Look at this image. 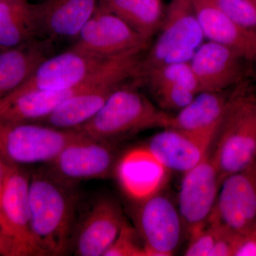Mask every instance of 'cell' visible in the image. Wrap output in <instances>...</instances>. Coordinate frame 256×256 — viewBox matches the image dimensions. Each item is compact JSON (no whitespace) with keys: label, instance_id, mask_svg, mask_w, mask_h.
Masks as SVG:
<instances>
[{"label":"cell","instance_id":"obj_33","mask_svg":"<svg viewBox=\"0 0 256 256\" xmlns=\"http://www.w3.org/2000/svg\"><path fill=\"white\" fill-rule=\"evenodd\" d=\"M0 232L6 238H8L6 236V225L3 216L2 214V212H0ZM9 240V239H8Z\"/></svg>","mask_w":256,"mask_h":256},{"label":"cell","instance_id":"obj_6","mask_svg":"<svg viewBox=\"0 0 256 256\" xmlns=\"http://www.w3.org/2000/svg\"><path fill=\"white\" fill-rule=\"evenodd\" d=\"M82 136L76 130L58 129L38 122H0V156L15 166L48 164Z\"/></svg>","mask_w":256,"mask_h":256},{"label":"cell","instance_id":"obj_2","mask_svg":"<svg viewBox=\"0 0 256 256\" xmlns=\"http://www.w3.org/2000/svg\"><path fill=\"white\" fill-rule=\"evenodd\" d=\"M140 79L114 90L100 110L76 130L100 140H114L150 128H166L170 114L140 92Z\"/></svg>","mask_w":256,"mask_h":256},{"label":"cell","instance_id":"obj_16","mask_svg":"<svg viewBox=\"0 0 256 256\" xmlns=\"http://www.w3.org/2000/svg\"><path fill=\"white\" fill-rule=\"evenodd\" d=\"M201 92H225L244 82L245 62L228 47L206 40L190 60Z\"/></svg>","mask_w":256,"mask_h":256},{"label":"cell","instance_id":"obj_7","mask_svg":"<svg viewBox=\"0 0 256 256\" xmlns=\"http://www.w3.org/2000/svg\"><path fill=\"white\" fill-rule=\"evenodd\" d=\"M134 228L146 256H171L178 250L184 226L178 205L164 190L150 197L131 202Z\"/></svg>","mask_w":256,"mask_h":256},{"label":"cell","instance_id":"obj_19","mask_svg":"<svg viewBox=\"0 0 256 256\" xmlns=\"http://www.w3.org/2000/svg\"><path fill=\"white\" fill-rule=\"evenodd\" d=\"M140 78L141 82H146L156 106L163 111L180 110L200 92L190 62L148 69Z\"/></svg>","mask_w":256,"mask_h":256},{"label":"cell","instance_id":"obj_18","mask_svg":"<svg viewBox=\"0 0 256 256\" xmlns=\"http://www.w3.org/2000/svg\"><path fill=\"white\" fill-rule=\"evenodd\" d=\"M100 4V0H44L33 4L37 38L50 43L75 40Z\"/></svg>","mask_w":256,"mask_h":256},{"label":"cell","instance_id":"obj_20","mask_svg":"<svg viewBox=\"0 0 256 256\" xmlns=\"http://www.w3.org/2000/svg\"><path fill=\"white\" fill-rule=\"evenodd\" d=\"M206 40L228 47L247 63L256 64V30L236 22L210 0H192Z\"/></svg>","mask_w":256,"mask_h":256},{"label":"cell","instance_id":"obj_29","mask_svg":"<svg viewBox=\"0 0 256 256\" xmlns=\"http://www.w3.org/2000/svg\"><path fill=\"white\" fill-rule=\"evenodd\" d=\"M240 236L224 226L210 256H234Z\"/></svg>","mask_w":256,"mask_h":256},{"label":"cell","instance_id":"obj_11","mask_svg":"<svg viewBox=\"0 0 256 256\" xmlns=\"http://www.w3.org/2000/svg\"><path fill=\"white\" fill-rule=\"evenodd\" d=\"M210 222L238 234L252 233L256 224V158L224 178Z\"/></svg>","mask_w":256,"mask_h":256},{"label":"cell","instance_id":"obj_24","mask_svg":"<svg viewBox=\"0 0 256 256\" xmlns=\"http://www.w3.org/2000/svg\"><path fill=\"white\" fill-rule=\"evenodd\" d=\"M38 40L33 4L28 0H0V50Z\"/></svg>","mask_w":256,"mask_h":256},{"label":"cell","instance_id":"obj_3","mask_svg":"<svg viewBox=\"0 0 256 256\" xmlns=\"http://www.w3.org/2000/svg\"><path fill=\"white\" fill-rule=\"evenodd\" d=\"M134 58L124 54L106 60L95 74L76 86L2 98L0 99V122H38L74 96L106 86L124 85L134 76Z\"/></svg>","mask_w":256,"mask_h":256},{"label":"cell","instance_id":"obj_14","mask_svg":"<svg viewBox=\"0 0 256 256\" xmlns=\"http://www.w3.org/2000/svg\"><path fill=\"white\" fill-rule=\"evenodd\" d=\"M126 222L122 208L114 198L98 197L78 220L72 252L78 256H104Z\"/></svg>","mask_w":256,"mask_h":256},{"label":"cell","instance_id":"obj_31","mask_svg":"<svg viewBox=\"0 0 256 256\" xmlns=\"http://www.w3.org/2000/svg\"><path fill=\"white\" fill-rule=\"evenodd\" d=\"M0 256H12L13 250L11 242L0 232Z\"/></svg>","mask_w":256,"mask_h":256},{"label":"cell","instance_id":"obj_10","mask_svg":"<svg viewBox=\"0 0 256 256\" xmlns=\"http://www.w3.org/2000/svg\"><path fill=\"white\" fill-rule=\"evenodd\" d=\"M149 42L102 5L80 30L72 48L100 58L133 50H146Z\"/></svg>","mask_w":256,"mask_h":256},{"label":"cell","instance_id":"obj_35","mask_svg":"<svg viewBox=\"0 0 256 256\" xmlns=\"http://www.w3.org/2000/svg\"><path fill=\"white\" fill-rule=\"evenodd\" d=\"M252 233H254V235L256 236V224L255 226H254V230H252Z\"/></svg>","mask_w":256,"mask_h":256},{"label":"cell","instance_id":"obj_23","mask_svg":"<svg viewBox=\"0 0 256 256\" xmlns=\"http://www.w3.org/2000/svg\"><path fill=\"white\" fill-rule=\"evenodd\" d=\"M124 86H106L74 96L37 122L58 129H76L94 117L111 94Z\"/></svg>","mask_w":256,"mask_h":256},{"label":"cell","instance_id":"obj_5","mask_svg":"<svg viewBox=\"0 0 256 256\" xmlns=\"http://www.w3.org/2000/svg\"><path fill=\"white\" fill-rule=\"evenodd\" d=\"M158 33L142 58L140 74L160 66L190 62L206 40L192 0H172Z\"/></svg>","mask_w":256,"mask_h":256},{"label":"cell","instance_id":"obj_32","mask_svg":"<svg viewBox=\"0 0 256 256\" xmlns=\"http://www.w3.org/2000/svg\"><path fill=\"white\" fill-rule=\"evenodd\" d=\"M8 164L0 156V204H1L2 194L3 188L5 178H6V172H8ZM1 212V210H0Z\"/></svg>","mask_w":256,"mask_h":256},{"label":"cell","instance_id":"obj_12","mask_svg":"<svg viewBox=\"0 0 256 256\" xmlns=\"http://www.w3.org/2000/svg\"><path fill=\"white\" fill-rule=\"evenodd\" d=\"M108 58L92 56L72 47L60 54L47 57L21 86L4 97L76 86L95 74Z\"/></svg>","mask_w":256,"mask_h":256},{"label":"cell","instance_id":"obj_28","mask_svg":"<svg viewBox=\"0 0 256 256\" xmlns=\"http://www.w3.org/2000/svg\"><path fill=\"white\" fill-rule=\"evenodd\" d=\"M224 227L218 222H208L204 228L190 239L184 256H210Z\"/></svg>","mask_w":256,"mask_h":256},{"label":"cell","instance_id":"obj_8","mask_svg":"<svg viewBox=\"0 0 256 256\" xmlns=\"http://www.w3.org/2000/svg\"><path fill=\"white\" fill-rule=\"evenodd\" d=\"M220 185L212 150L200 164L183 174L176 205L188 240L208 224Z\"/></svg>","mask_w":256,"mask_h":256},{"label":"cell","instance_id":"obj_26","mask_svg":"<svg viewBox=\"0 0 256 256\" xmlns=\"http://www.w3.org/2000/svg\"><path fill=\"white\" fill-rule=\"evenodd\" d=\"M104 256H146V252L137 230L126 222Z\"/></svg>","mask_w":256,"mask_h":256},{"label":"cell","instance_id":"obj_34","mask_svg":"<svg viewBox=\"0 0 256 256\" xmlns=\"http://www.w3.org/2000/svg\"><path fill=\"white\" fill-rule=\"evenodd\" d=\"M249 1L252 2V4L254 5V8H255V9L256 10V0H249Z\"/></svg>","mask_w":256,"mask_h":256},{"label":"cell","instance_id":"obj_22","mask_svg":"<svg viewBox=\"0 0 256 256\" xmlns=\"http://www.w3.org/2000/svg\"><path fill=\"white\" fill-rule=\"evenodd\" d=\"M50 42L34 40L0 52V99L21 86L48 57Z\"/></svg>","mask_w":256,"mask_h":256},{"label":"cell","instance_id":"obj_25","mask_svg":"<svg viewBox=\"0 0 256 256\" xmlns=\"http://www.w3.org/2000/svg\"><path fill=\"white\" fill-rule=\"evenodd\" d=\"M148 42L158 33L165 13L162 0H100Z\"/></svg>","mask_w":256,"mask_h":256},{"label":"cell","instance_id":"obj_1","mask_svg":"<svg viewBox=\"0 0 256 256\" xmlns=\"http://www.w3.org/2000/svg\"><path fill=\"white\" fill-rule=\"evenodd\" d=\"M74 186L46 168L30 176V225L42 256H65L72 252L80 202Z\"/></svg>","mask_w":256,"mask_h":256},{"label":"cell","instance_id":"obj_21","mask_svg":"<svg viewBox=\"0 0 256 256\" xmlns=\"http://www.w3.org/2000/svg\"><path fill=\"white\" fill-rule=\"evenodd\" d=\"M230 94L226 90L200 92L176 114H170L168 128L190 132L218 130L228 110Z\"/></svg>","mask_w":256,"mask_h":256},{"label":"cell","instance_id":"obj_13","mask_svg":"<svg viewBox=\"0 0 256 256\" xmlns=\"http://www.w3.org/2000/svg\"><path fill=\"white\" fill-rule=\"evenodd\" d=\"M30 178L18 166L8 164L2 194L0 210L13 256H42L30 225Z\"/></svg>","mask_w":256,"mask_h":256},{"label":"cell","instance_id":"obj_4","mask_svg":"<svg viewBox=\"0 0 256 256\" xmlns=\"http://www.w3.org/2000/svg\"><path fill=\"white\" fill-rule=\"evenodd\" d=\"M220 183L256 158V94L244 82L230 94L212 148Z\"/></svg>","mask_w":256,"mask_h":256},{"label":"cell","instance_id":"obj_27","mask_svg":"<svg viewBox=\"0 0 256 256\" xmlns=\"http://www.w3.org/2000/svg\"><path fill=\"white\" fill-rule=\"evenodd\" d=\"M236 22L256 30V10L249 0H210Z\"/></svg>","mask_w":256,"mask_h":256},{"label":"cell","instance_id":"obj_15","mask_svg":"<svg viewBox=\"0 0 256 256\" xmlns=\"http://www.w3.org/2000/svg\"><path fill=\"white\" fill-rule=\"evenodd\" d=\"M218 131L190 132L163 128L152 136L144 146L170 172L184 174L210 152Z\"/></svg>","mask_w":256,"mask_h":256},{"label":"cell","instance_id":"obj_30","mask_svg":"<svg viewBox=\"0 0 256 256\" xmlns=\"http://www.w3.org/2000/svg\"><path fill=\"white\" fill-rule=\"evenodd\" d=\"M234 256H256V236L252 232L242 234Z\"/></svg>","mask_w":256,"mask_h":256},{"label":"cell","instance_id":"obj_17","mask_svg":"<svg viewBox=\"0 0 256 256\" xmlns=\"http://www.w3.org/2000/svg\"><path fill=\"white\" fill-rule=\"evenodd\" d=\"M170 172L143 146L120 156L114 174L131 202L140 201L164 190Z\"/></svg>","mask_w":256,"mask_h":256},{"label":"cell","instance_id":"obj_9","mask_svg":"<svg viewBox=\"0 0 256 256\" xmlns=\"http://www.w3.org/2000/svg\"><path fill=\"white\" fill-rule=\"evenodd\" d=\"M120 156L110 141L94 139L82 134L60 152L46 169L66 182L110 178Z\"/></svg>","mask_w":256,"mask_h":256}]
</instances>
